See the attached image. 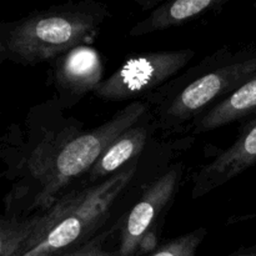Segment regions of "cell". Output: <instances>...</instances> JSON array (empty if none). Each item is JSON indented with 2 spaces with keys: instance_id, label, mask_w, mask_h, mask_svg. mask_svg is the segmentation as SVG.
I'll return each mask as SVG.
<instances>
[{
  "instance_id": "6",
  "label": "cell",
  "mask_w": 256,
  "mask_h": 256,
  "mask_svg": "<svg viewBox=\"0 0 256 256\" xmlns=\"http://www.w3.org/2000/svg\"><path fill=\"white\" fill-rule=\"evenodd\" d=\"M182 172V162L172 165L148 185L139 202L122 216L118 256H135L142 238L162 220V214L179 189Z\"/></svg>"
},
{
  "instance_id": "15",
  "label": "cell",
  "mask_w": 256,
  "mask_h": 256,
  "mask_svg": "<svg viewBox=\"0 0 256 256\" xmlns=\"http://www.w3.org/2000/svg\"><path fill=\"white\" fill-rule=\"evenodd\" d=\"M138 4L142 8L144 12H154L158 6L162 4V2H158V0H138Z\"/></svg>"
},
{
  "instance_id": "13",
  "label": "cell",
  "mask_w": 256,
  "mask_h": 256,
  "mask_svg": "<svg viewBox=\"0 0 256 256\" xmlns=\"http://www.w3.org/2000/svg\"><path fill=\"white\" fill-rule=\"evenodd\" d=\"M119 225L120 222H116L114 226L110 228L109 230L99 232L96 236L92 238L90 242L80 246L79 249L74 250V252H69V254L64 256H118L116 249H108L106 240L114 232V230L119 228Z\"/></svg>"
},
{
  "instance_id": "1",
  "label": "cell",
  "mask_w": 256,
  "mask_h": 256,
  "mask_svg": "<svg viewBox=\"0 0 256 256\" xmlns=\"http://www.w3.org/2000/svg\"><path fill=\"white\" fill-rule=\"evenodd\" d=\"M42 130L30 132L34 139L22 144L20 158L5 162L14 180L5 196V214L26 216L49 210L66 189L85 178L105 149L125 130L150 112L145 100H135L112 118L90 130L62 115L54 99L42 105Z\"/></svg>"
},
{
  "instance_id": "12",
  "label": "cell",
  "mask_w": 256,
  "mask_h": 256,
  "mask_svg": "<svg viewBox=\"0 0 256 256\" xmlns=\"http://www.w3.org/2000/svg\"><path fill=\"white\" fill-rule=\"evenodd\" d=\"M206 235L205 228H198L160 245L158 250L148 256H195Z\"/></svg>"
},
{
  "instance_id": "4",
  "label": "cell",
  "mask_w": 256,
  "mask_h": 256,
  "mask_svg": "<svg viewBox=\"0 0 256 256\" xmlns=\"http://www.w3.org/2000/svg\"><path fill=\"white\" fill-rule=\"evenodd\" d=\"M139 159L122 168L104 182L86 186L82 202L72 212L60 220L46 238L24 256H64L79 249L96 236L114 206L134 178Z\"/></svg>"
},
{
  "instance_id": "2",
  "label": "cell",
  "mask_w": 256,
  "mask_h": 256,
  "mask_svg": "<svg viewBox=\"0 0 256 256\" xmlns=\"http://www.w3.org/2000/svg\"><path fill=\"white\" fill-rule=\"evenodd\" d=\"M255 74L256 48L222 46L142 100L152 106L158 130L184 132Z\"/></svg>"
},
{
  "instance_id": "10",
  "label": "cell",
  "mask_w": 256,
  "mask_h": 256,
  "mask_svg": "<svg viewBox=\"0 0 256 256\" xmlns=\"http://www.w3.org/2000/svg\"><path fill=\"white\" fill-rule=\"evenodd\" d=\"M254 115H256V74L206 114L195 120L186 132L192 134L212 132L232 122H242Z\"/></svg>"
},
{
  "instance_id": "16",
  "label": "cell",
  "mask_w": 256,
  "mask_h": 256,
  "mask_svg": "<svg viewBox=\"0 0 256 256\" xmlns=\"http://www.w3.org/2000/svg\"><path fill=\"white\" fill-rule=\"evenodd\" d=\"M228 256H256V248H246V249H240L238 252Z\"/></svg>"
},
{
  "instance_id": "7",
  "label": "cell",
  "mask_w": 256,
  "mask_h": 256,
  "mask_svg": "<svg viewBox=\"0 0 256 256\" xmlns=\"http://www.w3.org/2000/svg\"><path fill=\"white\" fill-rule=\"evenodd\" d=\"M104 64L92 45H80L52 62L50 80L62 109L74 106L102 82Z\"/></svg>"
},
{
  "instance_id": "11",
  "label": "cell",
  "mask_w": 256,
  "mask_h": 256,
  "mask_svg": "<svg viewBox=\"0 0 256 256\" xmlns=\"http://www.w3.org/2000/svg\"><path fill=\"white\" fill-rule=\"evenodd\" d=\"M228 0H174L165 2L138 22L130 29V36H142L150 32H162L192 22L200 15L219 9Z\"/></svg>"
},
{
  "instance_id": "14",
  "label": "cell",
  "mask_w": 256,
  "mask_h": 256,
  "mask_svg": "<svg viewBox=\"0 0 256 256\" xmlns=\"http://www.w3.org/2000/svg\"><path fill=\"white\" fill-rule=\"evenodd\" d=\"M160 232H162V225L159 222L142 238L135 256H148L158 250V248L160 246Z\"/></svg>"
},
{
  "instance_id": "5",
  "label": "cell",
  "mask_w": 256,
  "mask_h": 256,
  "mask_svg": "<svg viewBox=\"0 0 256 256\" xmlns=\"http://www.w3.org/2000/svg\"><path fill=\"white\" fill-rule=\"evenodd\" d=\"M192 49L164 50L132 55L104 79L92 94L102 102L142 100L170 82L194 58Z\"/></svg>"
},
{
  "instance_id": "3",
  "label": "cell",
  "mask_w": 256,
  "mask_h": 256,
  "mask_svg": "<svg viewBox=\"0 0 256 256\" xmlns=\"http://www.w3.org/2000/svg\"><path fill=\"white\" fill-rule=\"evenodd\" d=\"M95 0L65 2L0 25V62L30 65L52 62L80 45H90L110 16Z\"/></svg>"
},
{
  "instance_id": "8",
  "label": "cell",
  "mask_w": 256,
  "mask_h": 256,
  "mask_svg": "<svg viewBox=\"0 0 256 256\" xmlns=\"http://www.w3.org/2000/svg\"><path fill=\"white\" fill-rule=\"evenodd\" d=\"M256 165V115L244 120L235 142L192 176V199L196 200L232 182Z\"/></svg>"
},
{
  "instance_id": "9",
  "label": "cell",
  "mask_w": 256,
  "mask_h": 256,
  "mask_svg": "<svg viewBox=\"0 0 256 256\" xmlns=\"http://www.w3.org/2000/svg\"><path fill=\"white\" fill-rule=\"evenodd\" d=\"M155 130H158V125L150 110L136 124L125 130L102 152L94 166L85 175V180L89 182V186L104 182L105 179L119 172L132 160L138 159Z\"/></svg>"
}]
</instances>
